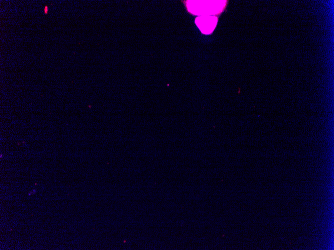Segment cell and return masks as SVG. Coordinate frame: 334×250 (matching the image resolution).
Listing matches in <instances>:
<instances>
[{
  "mask_svg": "<svg viewBox=\"0 0 334 250\" xmlns=\"http://www.w3.org/2000/svg\"><path fill=\"white\" fill-rule=\"evenodd\" d=\"M188 10L194 15H211L219 14L225 7L226 0H187Z\"/></svg>",
  "mask_w": 334,
  "mask_h": 250,
  "instance_id": "cell-1",
  "label": "cell"
},
{
  "mask_svg": "<svg viewBox=\"0 0 334 250\" xmlns=\"http://www.w3.org/2000/svg\"><path fill=\"white\" fill-rule=\"evenodd\" d=\"M218 22V17L211 15H204L196 17L195 23L201 32L204 34L212 32Z\"/></svg>",
  "mask_w": 334,
  "mask_h": 250,
  "instance_id": "cell-2",
  "label": "cell"
},
{
  "mask_svg": "<svg viewBox=\"0 0 334 250\" xmlns=\"http://www.w3.org/2000/svg\"><path fill=\"white\" fill-rule=\"evenodd\" d=\"M44 12L45 14H47L48 12V6H46L44 8Z\"/></svg>",
  "mask_w": 334,
  "mask_h": 250,
  "instance_id": "cell-3",
  "label": "cell"
}]
</instances>
